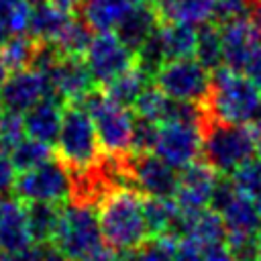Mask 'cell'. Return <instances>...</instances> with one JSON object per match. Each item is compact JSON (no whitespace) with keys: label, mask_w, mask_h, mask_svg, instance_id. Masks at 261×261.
<instances>
[{"label":"cell","mask_w":261,"mask_h":261,"mask_svg":"<svg viewBox=\"0 0 261 261\" xmlns=\"http://www.w3.org/2000/svg\"><path fill=\"white\" fill-rule=\"evenodd\" d=\"M202 257H204V261H237L234 255L230 253V249L226 247V243L202 247Z\"/></svg>","instance_id":"cell-41"},{"label":"cell","mask_w":261,"mask_h":261,"mask_svg":"<svg viewBox=\"0 0 261 261\" xmlns=\"http://www.w3.org/2000/svg\"><path fill=\"white\" fill-rule=\"evenodd\" d=\"M6 75H8V69H6V65H4V61H2V57H0V86H2V82L6 80Z\"/></svg>","instance_id":"cell-46"},{"label":"cell","mask_w":261,"mask_h":261,"mask_svg":"<svg viewBox=\"0 0 261 261\" xmlns=\"http://www.w3.org/2000/svg\"><path fill=\"white\" fill-rule=\"evenodd\" d=\"M124 173L128 184L143 196L173 198L177 188V169L167 165L155 153L128 155L124 159Z\"/></svg>","instance_id":"cell-11"},{"label":"cell","mask_w":261,"mask_h":261,"mask_svg":"<svg viewBox=\"0 0 261 261\" xmlns=\"http://www.w3.org/2000/svg\"><path fill=\"white\" fill-rule=\"evenodd\" d=\"M216 184H218V173L206 161H196L179 169L173 200L177 202L181 212H198L210 208V200Z\"/></svg>","instance_id":"cell-14"},{"label":"cell","mask_w":261,"mask_h":261,"mask_svg":"<svg viewBox=\"0 0 261 261\" xmlns=\"http://www.w3.org/2000/svg\"><path fill=\"white\" fill-rule=\"evenodd\" d=\"M16 175H18V171H16L10 155L0 151V194H6V192L14 190Z\"/></svg>","instance_id":"cell-39"},{"label":"cell","mask_w":261,"mask_h":261,"mask_svg":"<svg viewBox=\"0 0 261 261\" xmlns=\"http://www.w3.org/2000/svg\"><path fill=\"white\" fill-rule=\"evenodd\" d=\"M53 245L67 261H84L104 245L98 214L90 204L71 200L61 204L59 224L53 237Z\"/></svg>","instance_id":"cell-6"},{"label":"cell","mask_w":261,"mask_h":261,"mask_svg":"<svg viewBox=\"0 0 261 261\" xmlns=\"http://www.w3.org/2000/svg\"><path fill=\"white\" fill-rule=\"evenodd\" d=\"M49 2L61 6V8H65V10H69V12L75 10V8H80V4H82V0H49Z\"/></svg>","instance_id":"cell-44"},{"label":"cell","mask_w":261,"mask_h":261,"mask_svg":"<svg viewBox=\"0 0 261 261\" xmlns=\"http://www.w3.org/2000/svg\"><path fill=\"white\" fill-rule=\"evenodd\" d=\"M173 261H204L202 247L186 237H179L173 247Z\"/></svg>","instance_id":"cell-38"},{"label":"cell","mask_w":261,"mask_h":261,"mask_svg":"<svg viewBox=\"0 0 261 261\" xmlns=\"http://www.w3.org/2000/svg\"><path fill=\"white\" fill-rule=\"evenodd\" d=\"M177 234L194 241L200 247L226 243L224 222H222L220 214L212 208H204L198 212H181Z\"/></svg>","instance_id":"cell-19"},{"label":"cell","mask_w":261,"mask_h":261,"mask_svg":"<svg viewBox=\"0 0 261 261\" xmlns=\"http://www.w3.org/2000/svg\"><path fill=\"white\" fill-rule=\"evenodd\" d=\"M212 71L194 57L165 61L153 75V84L171 100L204 104L210 90Z\"/></svg>","instance_id":"cell-8"},{"label":"cell","mask_w":261,"mask_h":261,"mask_svg":"<svg viewBox=\"0 0 261 261\" xmlns=\"http://www.w3.org/2000/svg\"><path fill=\"white\" fill-rule=\"evenodd\" d=\"M249 12H251L249 0H216L212 22L224 24V22H230L237 18H245V16H249Z\"/></svg>","instance_id":"cell-37"},{"label":"cell","mask_w":261,"mask_h":261,"mask_svg":"<svg viewBox=\"0 0 261 261\" xmlns=\"http://www.w3.org/2000/svg\"><path fill=\"white\" fill-rule=\"evenodd\" d=\"M159 124L135 116L133 124V137H130V155H141V153H153L155 141H157Z\"/></svg>","instance_id":"cell-35"},{"label":"cell","mask_w":261,"mask_h":261,"mask_svg":"<svg viewBox=\"0 0 261 261\" xmlns=\"http://www.w3.org/2000/svg\"><path fill=\"white\" fill-rule=\"evenodd\" d=\"M84 261H118V251L102 245L98 251H94L90 257H86Z\"/></svg>","instance_id":"cell-43"},{"label":"cell","mask_w":261,"mask_h":261,"mask_svg":"<svg viewBox=\"0 0 261 261\" xmlns=\"http://www.w3.org/2000/svg\"><path fill=\"white\" fill-rule=\"evenodd\" d=\"M194 59L200 61L206 69L214 71L222 65V39H220V24L204 22L196 29V49Z\"/></svg>","instance_id":"cell-28"},{"label":"cell","mask_w":261,"mask_h":261,"mask_svg":"<svg viewBox=\"0 0 261 261\" xmlns=\"http://www.w3.org/2000/svg\"><path fill=\"white\" fill-rule=\"evenodd\" d=\"M143 0H82V20L94 33H114L118 22Z\"/></svg>","instance_id":"cell-21"},{"label":"cell","mask_w":261,"mask_h":261,"mask_svg":"<svg viewBox=\"0 0 261 261\" xmlns=\"http://www.w3.org/2000/svg\"><path fill=\"white\" fill-rule=\"evenodd\" d=\"M196 29L198 27H192V24H186V22H167V20L159 22L157 37H159L165 61L194 57Z\"/></svg>","instance_id":"cell-24"},{"label":"cell","mask_w":261,"mask_h":261,"mask_svg":"<svg viewBox=\"0 0 261 261\" xmlns=\"http://www.w3.org/2000/svg\"><path fill=\"white\" fill-rule=\"evenodd\" d=\"M33 6L27 0H0V24L8 35H22L29 29Z\"/></svg>","instance_id":"cell-33"},{"label":"cell","mask_w":261,"mask_h":261,"mask_svg":"<svg viewBox=\"0 0 261 261\" xmlns=\"http://www.w3.org/2000/svg\"><path fill=\"white\" fill-rule=\"evenodd\" d=\"M0 110H2V102H0Z\"/></svg>","instance_id":"cell-53"},{"label":"cell","mask_w":261,"mask_h":261,"mask_svg":"<svg viewBox=\"0 0 261 261\" xmlns=\"http://www.w3.org/2000/svg\"><path fill=\"white\" fill-rule=\"evenodd\" d=\"M214 2L216 0H161L155 6L161 20L200 27L212 20Z\"/></svg>","instance_id":"cell-25"},{"label":"cell","mask_w":261,"mask_h":261,"mask_svg":"<svg viewBox=\"0 0 261 261\" xmlns=\"http://www.w3.org/2000/svg\"><path fill=\"white\" fill-rule=\"evenodd\" d=\"M261 104V92L243 73L224 65L212 71L210 90L204 100L206 120L226 124H253Z\"/></svg>","instance_id":"cell-2"},{"label":"cell","mask_w":261,"mask_h":261,"mask_svg":"<svg viewBox=\"0 0 261 261\" xmlns=\"http://www.w3.org/2000/svg\"><path fill=\"white\" fill-rule=\"evenodd\" d=\"M94 37V31L82 20V18H71L69 24L65 27V31L61 33L59 41L55 43V49L61 55H75V57H84L90 41Z\"/></svg>","instance_id":"cell-31"},{"label":"cell","mask_w":261,"mask_h":261,"mask_svg":"<svg viewBox=\"0 0 261 261\" xmlns=\"http://www.w3.org/2000/svg\"><path fill=\"white\" fill-rule=\"evenodd\" d=\"M0 261H43V257H41L39 247L33 245L31 249H27V251H22V253H12V255L0 253Z\"/></svg>","instance_id":"cell-42"},{"label":"cell","mask_w":261,"mask_h":261,"mask_svg":"<svg viewBox=\"0 0 261 261\" xmlns=\"http://www.w3.org/2000/svg\"><path fill=\"white\" fill-rule=\"evenodd\" d=\"M63 108H65V102L59 100L55 94H49L43 100H39L35 106H31L22 114L27 137L45 141L49 145L55 143L59 128H61Z\"/></svg>","instance_id":"cell-17"},{"label":"cell","mask_w":261,"mask_h":261,"mask_svg":"<svg viewBox=\"0 0 261 261\" xmlns=\"http://www.w3.org/2000/svg\"><path fill=\"white\" fill-rule=\"evenodd\" d=\"M255 157L261 159V130H259V139H257V153H255Z\"/></svg>","instance_id":"cell-49"},{"label":"cell","mask_w":261,"mask_h":261,"mask_svg":"<svg viewBox=\"0 0 261 261\" xmlns=\"http://www.w3.org/2000/svg\"><path fill=\"white\" fill-rule=\"evenodd\" d=\"M96 214L106 247L114 251H133L149 241L143 194L133 186H112L98 200Z\"/></svg>","instance_id":"cell-1"},{"label":"cell","mask_w":261,"mask_h":261,"mask_svg":"<svg viewBox=\"0 0 261 261\" xmlns=\"http://www.w3.org/2000/svg\"><path fill=\"white\" fill-rule=\"evenodd\" d=\"M73 175L59 159H49L33 169L20 171L14 181V198L24 204L51 202L65 204L71 198Z\"/></svg>","instance_id":"cell-7"},{"label":"cell","mask_w":261,"mask_h":261,"mask_svg":"<svg viewBox=\"0 0 261 261\" xmlns=\"http://www.w3.org/2000/svg\"><path fill=\"white\" fill-rule=\"evenodd\" d=\"M143 212H145V224H147L149 239H157L163 234H177L181 210L173 198L145 196Z\"/></svg>","instance_id":"cell-23"},{"label":"cell","mask_w":261,"mask_h":261,"mask_svg":"<svg viewBox=\"0 0 261 261\" xmlns=\"http://www.w3.org/2000/svg\"><path fill=\"white\" fill-rule=\"evenodd\" d=\"M45 73L51 84V94H55L65 104L82 102L96 86L84 57H75V55L59 53Z\"/></svg>","instance_id":"cell-12"},{"label":"cell","mask_w":261,"mask_h":261,"mask_svg":"<svg viewBox=\"0 0 261 261\" xmlns=\"http://www.w3.org/2000/svg\"><path fill=\"white\" fill-rule=\"evenodd\" d=\"M0 208H2V198H0Z\"/></svg>","instance_id":"cell-52"},{"label":"cell","mask_w":261,"mask_h":261,"mask_svg":"<svg viewBox=\"0 0 261 261\" xmlns=\"http://www.w3.org/2000/svg\"><path fill=\"white\" fill-rule=\"evenodd\" d=\"M153 82V77L135 61V65H130L126 71H122L120 75H116L112 82H108L106 86H102V90L106 92L108 98H112L114 102L133 108L135 100L141 96V92Z\"/></svg>","instance_id":"cell-26"},{"label":"cell","mask_w":261,"mask_h":261,"mask_svg":"<svg viewBox=\"0 0 261 261\" xmlns=\"http://www.w3.org/2000/svg\"><path fill=\"white\" fill-rule=\"evenodd\" d=\"M145 2H151V4H157V2H161V0H145Z\"/></svg>","instance_id":"cell-51"},{"label":"cell","mask_w":261,"mask_h":261,"mask_svg":"<svg viewBox=\"0 0 261 261\" xmlns=\"http://www.w3.org/2000/svg\"><path fill=\"white\" fill-rule=\"evenodd\" d=\"M177 234H163L157 239H149L139 249L130 251V261H173V247L177 243Z\"/></svg>","instance_id":"cell-34"},{"label":"cell","mask_w":261,"mask_h":261,"mask_svg":"<svg viewBox=\"0 0 261 261\" xmlns=\"http://www.w3.org/2000/svg\"><path fill=\"white\" fill-rule=\"evenodd\" d=\"M84 110L90 114L100 147L104 155L114 159H124L130 155V137L135 114L128 106H122L106 96L104 90H92L82 102Z\"/></svg>","instance_id":"cell-5"},{"label":"cell","mask_w":261,"mask_h":261,"mask_svg":"<svg viewBox=\"0 0 261 261\" xmlns=\"http://www.w3.org/2000/svg\"><path fill=\"white\" fill-rule=\"evenodd\" d=\"M16 171H27V169H33L49 159H53L55 155V149L45 143V141H39V139H33V137H22L10 151H8Z\"/></svg>","instance_id":"cell-30"},{"label":"cell","mask_w":261,"mask_h":261,"mask_svg":"<svg viewBox=\"0 0 261 261\" xmlns=\"http://www.w3.org/2000/svg\"><path fill=\"white\" fill-rule=\"evenodd\" d=\"M230 181L239 194L261 204V159L253 157L230 173Z\"/></svg>","instance_id":"cell-32"},{"label":"cell","mask_w":261,"mask_h":261,"mask_svg":"<svg viewBox=\"0 0 261 261\" xmlns=\"http://www.w3.org/2000/svg\"><path fill=\"white\" fill-rule=\"evenodd\" d=\"M71 18L73 16H71L69 10H65V8H61V6H57V4L47 0L43 4L33 6L27 35H31L39 43L55 45Z\"/></svg>","instance_id":"cell-22"},{"label":"cell","mask_w":261,"mask_h":261,"mask_svg":"<svg viewBox=\"0 0 261 261\" xmlns=\"http://www.w3.org/2000/svg\"><path fill=\"white\" fill-rule=\"evenodd\" d=\"M259 128L255 124H226L204 120L202 157L218 173L230 175L257 153Z\"/></svg>","instance_id":"cell-3"},{"label":"cell","mask_w":261,"mask_h":261,"mask_svg":"<svg viewBox=\"0 0 261 261\" xmlns=\"http://www.w3.org/2000/svg\"><path fill=\"white\" fill-rule=\"evenodd\" d=\"M0 149H2V147H0Z\"/></svg>","instance_id":"cell-54"},{"label":"cell","mask_w":261,"mask_h":261,"mask_svg":"<svg viewBox=\"0 0 261 261\" xmlns=\"http://www.w3.org/2000/svg\"><path fill=\"white\" fill-rule=\"evenodd\" d=\"M37 51H39V41L22 33V35H12L10 39L4 41V45L0 47V57L10 73V71L33 67Z\"/></svg>","instance_id":"cell-29"},{"label":"cell","mask_w":261,"mask_h":261,"mask_svg":"<svg viewBox=\"0 0 261 261\" xmlns=\"http://www.w3.org/2000/svg\"><path fill=\"white\" fill-rule=\"evenodd\" d=\"M224 222L226 237H257L261 228V208L257 202L237 192L216 210Z\"/></svg>","instance_id":"cell-18"},{"label":"cell","mask_w":261,"mask_h":261,"mask_svg":"<svg viewBox=\"0 0 261 261\" xmlns=\"http://www.w3.org/2000/svg\"><path fill=\"white\" fill-rule=\"evenodd\" d=\"M55 155L75 173L92 171L104 159L96 126L80 102L65 104L63 108L61 128L55 139Z\"/></svg>","instance_id":"cell-4"},{"label":"cell","mask_w":261,"mask_h":261,"mask_svg":"<svg viewBox=\"0 0 261 261\" xmlns=\"http://www.w3.org/2000/svg\"><path fill=\"white\" fill-rule=\"evenodd\" d=\"M51 94V84L45 71L27 67L20 71H10L0 86L2 108L24 114L31 106Z\"/></svg>","instance_id":"cell-13"},{"label":"cell","mask_w":261,"mask_h":261,"mask_svg":"<svg viewBox=\"0 0 261 261\" xmlns=\"http://www.w3.org/2000/svg\"><path fill=\"white\" fill-rule=\"evenodd\" d=\"M243 73H245V75L257 86V90L261 92V45H259V47L255 49V53L249 57V61H247Z\"/></svg>","instance_id":"cell-40"},{"label":"cell","mask_w":261,"mask_h":261,"mask_svg":"<svg viewBox=\"0 0 261 261\" xmlns=\"http://www.w3.org/2000/svg\"><path fill=\"white\" fill-rule=\"evenodd\" d=\"M31 6H37V4H43V2H47V0H27Z\"/></svg>","instance_id":"cell-50"},{"label":"cell","mask_w":261,"mask_h":261,"mask_svg":"<svg viewBox=\"0 0 261 261\" xmlns=\"http://www.w3.org/2000/svg\"><path fill=\"white\" fill-rule=\"evenodd\" d=\"M255 249H257V261H261V228L255 237Z\"/></svg>","instance_id":"cell-45"},{"label":"cell","mask_w":261,"mask_h":261,"mask_svg":"<svg viewBox=\"0 0 261 261\" xmlns=\"http://www.w3.org/2000/svg\"><path fill=\"white\" fill-rule=\"evenodd\" d=\"M24 208H27V220H29L33 245L53 243V237H55V230L59 224L61 204L31 202V204H24Z\"/></svg>","instance_id":"cell-27"},{"label":"cell","mask_w":261,"mask_h":261,"mask_svg":"<svg viewBox=\"0 0 261 261\" xmlns=\"http://www.w3.org/2000/svg\"><path fill=\"white\" fill-rule=\"evenodd\" d=\"M84 61L94 77V84L106 86L116 75L135 65V53L116 37V33H94Z\"/></svg>","instance_id":"cell-10"},{"label":"cell","mask_w":261,"mask_h":261,"mask_svg":"<svg viewBox=\"0 0 261 261\" xmlns=\"http://www.w3.org/2000/svg\"><path fill=\"white\" fill-rule=\"evenodd\" d=\"M222 65L232 71H243L249 57L261 45V29L249 18H237L220 24Z\"/></svg>","instance_id":"cell-15"},{"label":"cell","mask_w":261,"mask_h":261,"mask_svg":"<svg viewBox=\"0 0 261 261\" xmlns=\"http://www.w3.org/2000/svg\"><path fill=\"white\" fill-rule=\"evenodd\" d=\"M161 22L157 6L151 2H139L114 29L116 37L133 51L137 53L141 49V45L151 37V33L157 29V24Z\"/></svg>","instance_id":"cell-20"},{"label":"cell","mask_w":261,"mask_h":261,"mask_svg":"<svg viewBox=\"0 0 261 261\" xmlns=\"http://www.w3.org/2000/svg\"><path fill=\"white\" fill-rule=\"evenodd\" d=\"M22 137H27L22 114L2 108L0 110V147L10 151Z\"/></svg>","instance_id":"cell-36"},{"label":"cell","mask_w":261,"mask_h":261,"mask_svg":"<svg viewBox=\"0 0 261 261\" xmlns=\"http://www.w3.org/2000/svg\"><path fill=\"white\" fill-rule=\"evenodd\" d=\"M6 39H8V33H6V29L0 24V47L4 45V41H6Z\"/></svg>","instance_id":"cell-48"},{"label":"cell","mask_w":261,"mask_h":261,"mask_svg":"<svg viewBox=\"0 0 261 261\" xmlns=\"http://www.w3.org/2000/svg\"><path fill=\"white\" fill-rule=\"evenodd\" d=\"M253 124L261 130V104H259V110H257V116H255V120H253Z\"/></svg>","instance_id":"cell-47"},{"label":"cell","mask_w":261,"mask_h":261,"mask_svg":"<svg viewBox=\"0 0 261 261\" xmlns=\"http://www.w3.org/2000/svg\"><path fill=\"white\" fill-rule=\"evenodd\" d=\"M153 153L173 169H184L202 155V124L198 122H165L159 124Z\"/></svg>","instance_id":"cell-9"},{"label":"cell","mask_w":261,"mask_h":261,"mask_svg":"<svg viewBox=\"0 0 261 261\" xmlns=\"http://www.w3.org/2000/svg\"><path fill=\"white\" fill-rule=\"evenodd\" d=\"M33 247L27 208L18 198L2 200L0 208V253H22Z\"/></svg>","instance_id":"cell-16"}]
</instances>
